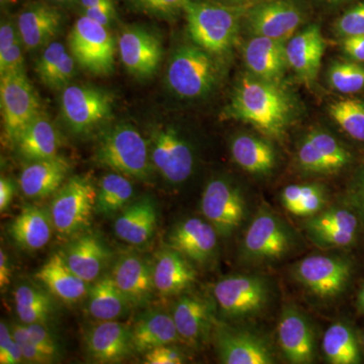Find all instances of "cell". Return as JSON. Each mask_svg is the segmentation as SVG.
Here are the masks:
<instances>
[{
  "label": "cell",
  "instance_id": "52",
  "mask_svg": "<svg viewBox=\"0 0 364 364\" xmlns=\"http://www.w3.org/2000/svg\"><path fill=\"white\" fill-rule=\"evenodd\" d=\"M11 277V262H9V258L6 251L1 248L0 250V287H1L2 291H6L7 287L9 286Z\"/></svg>",
  "mask_w": 364,
  "mask_h": 364
},
{
  "label": "cell",
  "instance_id": "20",
  "mask_svg": "<svg viewBox=\"0 0 364 364\" xmlns=\"http://www.w3.org/2000/svg\"><path fill=\"white\" fill-rule=\"evenodd\" d=\"M63 16L56 7L35 2L18 16L16 26L26 51L39 49L52 42L61 28Z\"/></svg>",
  "mask_w": 364,
  "mask_h": 364
},
{
  "label": "cell",
  "instance_id": "13",
  "mask_svg": "<svg viewBox=\"0 0 364 364\" xmlns=\"http://www.w3.org/2000/svg\"><path fill=\"white\" fill-rule=\"evenodd\" d=\"M296 279L321 298L336 296L350 279L351 267L343 258L312 255L296 264Z\"/></svg>",
  "mask_w": 364,
  "mask_h": 364
},
{
  "label": "cell",
  "instance_id": "5",
  "mask_svg": "<svg viewBox=\"0 0 364 364\" xmlns=\"http://www.w3.org/2000/svg\"><path fill=\"white\" fill-rule=\"evenodd\" d=\"M0 104L4 136L7 142L16 146L26 129L43 112L25 69L0 75Z\"/></svg>",
  "mask_w": 364,
  "mask_h": 364
},
{
  "label": "cell",
  "instance_id": "42",
  "mask_svg": "<svg viewBox=\"0 0 364 364\" xmlns=\"http://www.w3.org/2000/svg\"><path fill=\"white\" fill-rule=\"evenodd\" d=\"M330 116L354 140L364 142V102L343 100L330 105Z\"/></svg>",
  "mask_w": 364,
  "mask_h": 364
},
{
  "label": "cell",
  "instance_id": "28",
  "mask_svg": "<svg viewBox=\"0 0 364 364\" xmlns=\"http://www.w3.org/2000/svg\"><path fill=\"white\" fill-rule=\"evenodd\" d=\"M308 228L314 240L318 243L333 247H345L355 241L358 219L350 210L332 208L311 219Z\"/></svg>",
  "mask_w": 364,
  "mask_h": 364
},
{
  "label": "cell",
  "instance_id": "31",
  "mask_svg": "<svg viewBox=\"0 0 364 364\" xmlns=\"http://www.w3.org/2000/svg\"><path fill=\"white\" fill-rule=\"evenodd\" d=\"M53 225L51 214L44 208L26 205L9 228L14 243L28 251L40 250L51 240Z\"/></svg>",
  "mask_w": 364,
  "mask_h": 364
},
{
  "label": "cell",
  "instance_id": "12",
  "mask_svg": "<svg viewBox=\"0 0 364 364\" xmlns=\"http://www.w3.org/2000/svg\"><path fill=\"white\" fill-rule=\"evenodd\" d=\"M203 215L221 236H229L244 218L243 196L225 179L215 178L203 189L200 202Z\"/></svg>",
  "mask_w": 364,
  "mask_h": 364
},
{
  "label": "cell",
  "instance_id": "37",
  "mask_svg": "<svg viewBox=\"0 0 364 364\" xmlns=\"http://www.w3.org/2000/svg\"><path fill=\"white\" fill-rule=\"evenodd\" d=\"M231 154L234 161L249 173L267 174L275 166L272 145L257 136H235L231 143Z\"/></svg>",
  "mask_w": 364,
  "mask_h": 364
},
{
  "label": "cell",
  "instance_id": "10",
  "mask_svg": "<svg viewBox=\"0 0 364 364\" xmlns=\"http://www.w3.org/2000/svg\"><path fill=\"white\" fill-rule=\"evenodd\" d=\"M244 18L254 35L286 43L303 23L304 11L296 0H259Z\"/></svg>",
  "mask_w": 364,
  "mask_h": 364
},
{
  "label": "cell",
  "instance_id": "59",
  "mask_svg": "<svg viewBox=\"0 0 364 364\" xmlns=\"http://www.w3.org/2000/svg\"><path fill=\"white\" fill-rule=\"evenodd\" d=\"M325 1L328 2V4H341V2L346 1V0H325Z\"/></svg>",
  "mask_w": 364,
  "mask_h": 364
},
{
  "label": "cell",
  "instance_id": "33",
  "mask_svg": "<svg viewBox=\"0 0 364 364\" xmlns=\"http://www.w3.org/2000/svg\"><path fill=\"white\" fill-rule=\"evenodd\" d=\"M174 323L179 337L189 345L200 343L212 328V311L207 301L198 296H182L174 306Z\"/></svg>",
  "mask_w": 364,
  "mask_h": 364
},
{
  "label": "cell",
  "instance_id": "45",
  "mask_svg": "<svg viewBox=\"0 0 364 364\" xmlns=\"http://www.w3.org/2000/svg\"><path fill=\"white\" fill-rule=\"evenodd\" d=\"M334 30L341 38L364 35V1L350 7L340 16L335 23Z\"/></svg>",
  "mask_w": 364,
  "mask_h": 364
},
{
  "label": "cell",
  "instance_id": "56",
  "mask_svg": "<svg viewBox=\"0 0 364 364\" xmlns=\"http://www.w3.org/2000/svg\"><path fill=\"white\" fill-rule=\"evenodd\" d=\"M358 304L360 306L361 310L364 312V287L361 289L360 294H359Z\"/></svg>",
  "mask_w": 364,
  "mask_h": 364
},
{
  "label": "cell",
  "instance_id": "24",
  "mask_svg": "<svg viewBox=\"0 0 364 364\" xmlns=\"http://www.w3.org/2000/svg\"><path fill=\"white\" fill-rule=\"evenodd\" d=\"M244 61L253 76L279 85L289 67L286 43L255 36L244 48Z\"/></svg>",
  "mask_w": 364,
  "mask_h": 364
},
{
  "label": "cell",
  "instance_id": "26",
  "mask_svg": "<svg viewBox=\"0 0 364 364\" xmlns=\"http://www.w3.org/2000/svg\"><path fill=\"white\" fill-rule=\"evenodd\" d=\"M280 347L291 363H311L315 355V339L311 326L296 311L287 310L280 318L279 328Z\"/></svg>",
  "mask_w": 364,
  "mask_h": 364
},
{
  "label": "cell",
  "instance_id": "3",
  "mask_svg": "<svg viewBox=\"0 0 364 364\" xmlns=\"http://www.w3.org/2000/svg\"><path fill=\"white\" fill-rule=\"evenodd\" d=\"M102 166L130 178L148 181L152 176L149 143L135 127L119 124L104 132L95 151Z\"/></svg>",
  "mask_w": 364,
  "mask_h": 364
},
{
  "label": "cell",
  "instance_id": "44",
  "mask_svg": "<svg viewBox=\"0 0 364 364\" xmlns=\"http://www.w3.org/2000/svg\"><path fill=\"white\" fill-rule=\"evenodd\" d=\"M11 333L18 343L33 345L49 354L54 360L59 358V345L45 324L14 325Z\"/></svg>",
  "mask_w": 364,
  "mask_h": 364
},
{
  "label": "cell",
  "instance_id": "11",
  "mask_svg": "<svg viewBox=\"0 0 364 364\" xmlns=\"http://www.w3.org/2000/svg\"><path fill=\"white\" fill-rule=\"evenodd\" d=\"M214 296L224 315L247 317L257 313L267 304L268 287L262 277L232 275L215 284Z\"/></svg>",
  "mask_w": 364,
  "mask_h": 364
},
{
  "label": "cell",
  "instance_id": "21",
  "mask_svg": "<svg viewBox=\"0 0 364 364\" xmlns=\"http://www.w3.org/2000/svg\"><path fill=\"white\" fill-rule=\"evenodd\" d=\"M218 234L210 223L198 218H189L173 228L168 237V244L186 258L205 262L217 248Z\"/></svg>",
  "mask_w": 364,
  "mask_h": 364
},
{
  "label": "cell",
  "instance_id": "8",
  "mask_svg": "<svg viewBox=\"0 0 364 364\" xmlns=\"http://www.w3.org/2000/svg\"><path fill=\"white\" fill-rule=\"evenodd\" d=\"M114 98L100 88L68 85L62 92L61 109L64 121L73 133L87 134L111 119Z\"/></svg>",
  "mask_w": 364,
  "mask_h": 364
},
{
  "label": "cell",
  "instance_id": "35",
  "mask_svg": "<svg viewBox=\"0 0 364 364\" xmlns=\"http://www.w3.org/2000/svg\"><path fill=\"white\" fill-rule=\"evenodd\" d=\"M75 62L63 44L51 42L38 59L36 72L43 85L51 90H64L74 77Z\"/></svg>",
  "mask_w": 364,
  "mask_h": 364
},
{
  "label": "cell",
  "instance_id": "7",
  "mask_svg": "<svg viewBox=\"0 0 364 364\" xmlns=\"http://www.w3.org/2000/svg\"><path fill=\"white\" fill-rule=\"evenodd\" d=\"M68 41L72 56L85 70L98 76L112 73L116 45L107 26L82 16L72 26Z\"/></svg>",
  "mask_w": 364,
  "mask_h": 364
},
{
  "label": "cell",
  "instance_id": "38",
  "mask_svg": "<svg viewBox=\"0 0 364 364\" xmlns=\"http://www.w3.org/2000/svg\"><path fill=\"white\" fill-rule=\"evenodd\" d=\"M14 304L23 324H47L54 313L49 294L32 284H21L14 291Z\"/></svg>",
  "mask_w": 364,
  "mask_h": 364
},
{
  "label": "cell",
  "instance_id": "41",
  "mask_svg": "<svg viewBox=\"0 0 364 364\" xmlns=\"http://www.w3.org/2000/svg\"><path fill=\"white\" fill-rule=\"evenodd\" d=\"M282 202L291 214L299 217L312 215L324 205V191L311 184H291L282 191Z\"/></svg>",
  "mask_w": 364,
  "mask_h": 364
},
{
  "label": "cell",
  "instance_id": "1",
  "mask_svg": "<svg viewBox=\"0 0 364 364\" xmlns=\"http://www.w3.org/2000/svg\"><path fill=\"white\" fill-rule=\"evenodd\" d=\"M291 100L277 83L245 76L224 112V117L251 124L269 138L279 139L291 121Z\"/></svg>",
  "mask_w": 364,
  "mask_h": 364
},
{
  "label": "cell",
  "instance_id": "49",
  "mask_svg": "<svg viewBox=\"0 0 364 364\" xmlns=\"http://www.w3.org/2000/svg\"><path fill=\"white\" fill-rule=\"evenodd\" d=\"M342 50L352 61L364 63V35L342 38Z\"/></svg>",
  "mask_w": 364,
  "mask_h": 364
},
{
  "label": "cell",
  "instance_id": "16",
  "mask_svg": "<svg viewBox=\"0 0 364 364\" xmlns=\"http://www.w3.org/2000/svg\"><path fill=\"white\" fill-rule=\"evenodd\" d=\"M350 160L348 151L325 132L309 134L299 145V166L313 173H335L344 168Z\"/></svg>",
  "mask_w": 364,
  "mask_h": 364
},
{
  "label": "cell",
  "instance_id": "29",
  "mask_svg": "<svg viewBox=\"0 0 364 364\" xmlns=\"http://www.w3.org/2000/svg\"><path fill=\"white\" fill-rule=\"evenodd\" d=\"M36 279L48 291L65 303H76L85 298L88 282L72 272L63 253H54L36 273Z\"/></svg>",
  "mask_w": 364,
  "mask_h": 364
},
{
  "label": "cell",
  "instance_id": "19",
  "mask_svg": "<svg viewBox=\"0 0 364 364\" xmlns=\"http://www.w3.org/2000/svg\"><path fill=\"white\" fill-rule=\"evenodd\" d=\"M112 275L131 305L142 306L152 296L155 289L153 267L142 256L123 254L114 263Z\"/></svg>",
  "mask_w": 364,
  "mask_h": 364
},
{
  "label": "cell",
  "instance_id": "39",
  "mask_svg": "<svg viewBox=\"0 0 364 364\" xmlns=\"http://www.w3.org/2000/svg\"><path fill=\"white\" fill-rule=\"evenodd\" d=\"M133 195V184L129 177L117 172L107 174L100 181L95 210L105 217L117 214L130 203Z\"/></svg>",
  "mask_w": 364,
  "mask_h": 364
},
{
  "label": "cell",
  "instance_id": "53",
  "mask_svg": "<svg viewBox=\"0 0 364 364\" xmlns=\"http://www.w3.org/2000/svg\"><path fill=\"white\" fill-rule=\"evenodd\" d=\"M78 2L80 4L81 9L85 11V9H92V7L111 4V2H114V0H78Z\"/></svg>",
  "mask_w": 364,
  "mask_h": 364
},
{
  "label": "cell",
  "instance_id": "55",
  "mask_svg": "<svg viewBox=\"0 0 364 364\" xmlns=\"http://www.w3.org/2000/svg\"><path fill=\"white\" fill-rule=\"evenodd\" d=\"M359 202L364 212V174L361 179L360 188H359Z\"/></svg>",
  "mask_w": 364,
  "mask_h": 364
},
{
  "label": "cell",
  "instance_id": "25",
  "mask_svg": "<svg viewBox=\"0 0 364 364\" xmlns=\"http://www.w3.org/2000/svg\"><path fill=\"white\" fill-rule=\"evenodd\" d=\"M157 208L150 196L129 203L114 224L119 240L131 245H143L152 238L157 227Z\"/></svg>",
  "mask_w": 364,
  "mask_h": 364
},
{
  "label": "cell",
  "instance_id": "27",
  "mask_svg": "<svg viewBox=\"0 0 364 364\" xmlns=\"http://www.w3.org/2000/svg\"><path fill=\"white\" fill-rule=\"evenodd\" d=\"M63 254L72 272L86 282L97 280L111 258L105 242L95 234L78 237Z\"/></svg>",
  "mask_w": 364,
  "mask_h": 364
},
{
  "label": "cell",
  "instance_id": "54",
  "mask_svg": "<svg viewBox=\"0 0 364 364\" xmlns=\"http://www.w3.org/2000/svg\"><path fill=\"white\" fill-rule=\"evenodd\" d=\"M215 1L227 4V6H248L255 4V2L259 1V0H215Z\"/></svg>",
  "mask_w": 364,
  "mask_h": 364
},
{
  "label": "cell",
  "instance_id": "47",
  "mask_svg": "<svg viewBox=\"0 0 364 364\" xmlns=\"http://www.w3.org/2000/svg\"><path fill=\"white\" fill-rule=\"evenodd\" d=\"M145 363L148 364H181L183 363V356L178 349L162 345L145 353Z\"/></svg>",
  "mask_w": 364,
  "mask_h": 364
},
{
  "label": "cell",
  "instance_id": "46",
  "mask_svg": "<svg viewBox=\"0 0 364 364\" xmlns=\"http://www.w3.org/2000/svg\"><path fill=\"white\" fill-rule=\"evenodd\" d=\"M143 13L156 16H170L183 11L188 0H127Z\"/></svg>",
  "mask_w": 364,
  "mask_h": 364
},
{
  "label": "cell",
  "instance_id": "17",
  "mask_svg": "<svg viewBox=\"0 0 364 364\" xmlns=\"http://www.w3.org/2000/svg\"><path fill=\"white\" fill-rule=\"evenodd\" d=\"M325 48L326 42L320 26H306L286 43L289 68L304 82H314L320 70Z\"/></svg>",
  "mask_w": 364,
  "mask_h": 364
},
{
  "label": "cell",
  "instance_id": "30",
  "mask_svg": "<svg viewBox=\"0 0 364 364\" xmlns=\"http://www.w3.org/2000/svg\"><path fill=\"white\" fill-rule=\"evenodd\" d=\"M155 289L162 296L181 294L196 280V270L186 256L171 247L157 254L153 265Z\"/></svg>",
  "mask_w": 364,
  "mask_h": 364
},
{
  "label": "cell",
  "instance_id": "58",
  "mask_svg": "<svg viewBox=\"0 0 364 364\" xmlns=\"http://www.w3.org/2000/svg\"><path fill=\"white\" fill-rule=\"evenodd\" d=\"M53 2H57V4H69L71 2L76 1V0H51Z\"/></svg>",
  "mask_w": 364,
  "mask_h": 364
},
{
  "label": "cell",
  "instance_id": "4",
  "mask_svg": "<svg viewBox=\"0 0 364 364\" xmlns=\"http://www.w3.org/2000/svg\"><path fill=\"white\" fill-rule=\"evenodd\" d=\"M213 56L196 44L178 48L167 70L170 90L182 98L202 97L210 92L219 78V68Z\"/></svg>",
  "mask_w": 364,
  "mask_h": 364
},
{
  "label": "cell",
  "instance_id": "22",
  "mask_svg": "<svg viewBox=\"0 0 364 364\" xmlns=\"http://www.w3.org/2000/svg\"><path fill=\"white\" fill-rule=\"evenodd\" d=\"M217 351L223 363L272 364L274 359L264 340L252 333L222 328L217 333Z\"/></svg>",
  "mask_w": 364,
  "mask_h": 364
},
{
  "label": "cell",
  "instance_id": "6",
  "mask_svg": "<svg viewBox=\"0 0 364 364\" xmlns=\"http://www.w3.org/2000/svg\"><path fill=\"white\" fill-rule=\"evenodd\" d=\"M97 189L90 178L75 176L55 193L51 203L53 225L57 233L72 236L90 225L97 205Z\"/></svg>",
  "mask_w": 364,
  "mask_h": 364
},
{
  "label": "cell",
  "instance_id": "9",
  "mask_svg": "<svg viewBox=\"0 0 364 364\" xmlns=\"http://www.w3.org/2000/svg\"><path fill=\"white\" fill-rule=\"evenodd\" d=\"M151 162L164 181L182 183L193 174L195 157L191 145L171 127H157L151 134Z\"/></svg>",
  "mask_w": 364,
  "mask_h": 364
},
{
  "label": "cell",
  "instance_id": "51",
  "mask_svg": "<svg viewBox=\"0 0 364 364\" xmlns=\"http://www.w3.org/2000/svg\"><path fill=\"white\" fill-rule=\"evenodd\" d=\"M25 363L21 346L16 340H14L11 346L6 351L0 352V363L1 364H18Z\"/></svg>",
  "mask_w": 364,
  "mask_h": 364
},
{
  "label": "cell",
  "instance_id": "32",
  "mask_svg": "<svg viewBox=\"0 0 364 364\" xmlns=\"http://www.w3.org/2000/svg\"><path fill=\"white\" fill-rule=\"evenodd\" d=\"M134 350L139 353L171 345L181 339L173 317L160 311H149L136 320L132 327Z\"/></svg>",
  "mask_w": 364,
  "mask_h": 364
},
{
  "label": "cell",
  "instance_id": "50",
  "mask_svg": "<svg viewBox=\"0 0 364 364\" xmlns=\"http://www.w3.org/2000/svg\"><path fill=\"white\" fill-rule=\"evenodd\" d=\"M14 182L7 177H1L0 179V210L4 213L9 208L11 200H14Z\"/></svg>",
  "mask_w": 364,
  "mask_h": 364
},
{
  "label": "cell",
  "instance_id": "34",
  "mask_svg": "<svg viewBox=\"0 0 364 364\" xmlns=\"http://www.w3.org/2000/svg\"><path fill=\"white\" fill-rule=\"evenodd\" d=\"M60 146L58 131L42 112L26 129L14 147L23 159L33 162L57 156Z\"/></svg>",
  "mask_w": 364,
  "mask_h": 364
},
{
  "label": "cell",
  "instance_id": "40",
  "mask_svg": "<svg viewBox=\"0 0 364 364\" xmlns=\"http://www.w3.org/2000/svg\"><path fill=\"white\" fill-rule=\"evenodd\" d=\"M323 350L333 364L360 363L358 340L348 326L335 323L328 328L323 338Z\"/></svg>",
  "mask_w": 364,
  "mask_h": 364
},
{
  "label": "cell",
  "instance_id": "60",
  "mask_svg": "<svg viewBox=\"0 0 364 364\" xmlns=\"http://www.w3.org/2000/svg\"><path fill=\"white\" fill-rule=\"evenodd\" d=\"M363 344H364V336H363Z\"/></svg>",
  "mask_w": 364,
  "mask_h": 364
},
{
  "label": "cell",
  "instance_id": "36",
  "mask_svg": "<svg viewBox=\"0 0 364 364\" xmlns=\"http://www.w3.org/2000/svg\"><path fill=\"white\" fill-rule=\"evenodd\" d=\"M88 311L100 321H112L128 312L131 303L117 287L112 274L97 280L88 294Z\"/></svg>",
  "mask_w": 364,
  "mask_h": 364
},
{
  "label": "cell",
  "instance_id": "23",
  "mask_svg": "<svg viewBox=\"0 0 364 364\" xmlns=\"http://www.w3.org/2000/svg\"><path fill=\"white\" fill-rule=\"evenodd\" d=\"M70 170V162L60 155L30 162L21 171V191L26 198H47L63 186Z\"/></svg>",
  "mask_w": 364,
  "mask_h": 364
},
{
  "label": "cell",
  "instance_id": "14",
  "mask_svg": "<svg viewBox=\"0 0 364 364\" xmlns=\"http://www.w3.org/2000/svg\"><path fill=\"white\" fill-rule=\"evenodd\" d=\"M119 54L129 73L138 78L154 75L162 61V44L157 36L140 26L124 28L119 38Z\"/></svg>",
  "mask_w": 364,
  "mask_h": 364
},
{
  "label": "cell",
  "instance_id": "2",
  "mask_svg": "<svg viewBox=\"0 0 364 364\" xmlns=\"http://www.w3.org/2000/svg\"><path fill=\"white\" fill-rule=\"evenodd\" d=\"M248 6L188 0L183 11L189 37L193 44L210 54H224L233 46Z\"/></svg>",
  "mask_w": 364,
  "mask_h": 364
},
{
  "label": "cell",
  "instance_id": "48",
  "mask_svg": "<svg viewBox=\"0 0 364 364\" xmlns=\"http://www.w3.org/2000/svg\"><path fill=\"white\" fill-rule=\"evenodd\" d=\"M83 16H87L100 25L109 26L116 18V7L114 2L104 6L92 7L83 11Z\"/></svg>",
  "mask_w": 364,
  "mask_h": 364
},
{
  "label": "cell",
  "instance_id": "57",
  "mask_svg": "<svg viewBox=\"0 0 364 364\" xmlns=\"http://www.w3.org/2000/svg\"><path fill=\"white\" fill-rule=\"evenodd\" d=\"M18 2V0H0V4L2 6H9V4H14Z\"/></svg>",
  "mask_w": 364,
  "mask_h": 364
},
{
  "label": "cell",
  "instance_id": "43",
  "mask_svg": "<svg viewBox=\"0 0 364 364\" xmlns=\"http://www.w3.org/2000/svg\"><path fill=\"white\" fill-rule=\"evenodd\" d=\"M328 81L333 90L349 95L364 90V66L355 61H338L328 71Z\"/></svg>",
  "mask_w": 364,
  "mask_h": 364
},
{
  "label": "cell",
  "instance_id": "18",
  "mask_svg": "<svg viewBox=\"0 0 364 364\" xmlns=\"http://www.w3.org/2000/svg\"><path fill=\"white\" fill-rule=\"evenodd\" d=\"M86 348L100 363H117L134 351L132 328L116 321H100L86 334Z\"/></svg>",
  "mask_w": 364,
  "mask_h": 364
},
{
  "label": "cell",
  "instance_id": "15",
  "mask_svg": "<svg viewBox=\"0 0 364 364\" xmlns=\"http://www.w3.org/2000/svg\"><path fill=\"white\" fill-rule=\"evenodd\" d=\"M291 245V237L277 215L262 213L251 223L244 237L246 257L253 260L279 259Z\"/></svg>",
  "mask_w": 364,
  "mask_h": 364
}]
</instances>
